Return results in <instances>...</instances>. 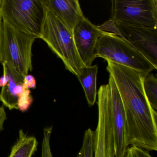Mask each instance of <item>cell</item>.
<instances>
[{
	"label": "cell",
	"instance_id": "cell-1",
	"mask_svg": "<svg viewBox=\"0 0 157 157\" xmlns=\"http://www.w3.org/2000/svg\"><path fill=\"white\" fill-rule=\"evenodd\" d=\"M47 10L42 0H2L0 16L16 30L40 38Z\"/></svg>",
	"mask_w": 157,
	"mask_h": 157
},
{
	"label": "cell",
	"instance_id": "cell-2",
	"mask_svg": "<svg viewBox=\"0 0 157 157\" xmlns=\"http://www.w3.org/2000/svg\"><path fill=\"white\" fill-rule=\"evenodd\" d=\"M40 39L62 60L66 69L76 77L85 67L76 49L73 34L47 10Z\"/></svg>",
	"mask_w": 157,
	"mask_h": 157
},
{
	"label": "cell",
	"instance_id": "cell-3",
	"mask_svg": "<svg viewBox=\"0 0 157 157\" xmlns=\"http://www.w3.org/2000/svg\"><path fill=\"white\" fill-rule=\"evenodd\" d=\"M96 58L101 57L133 69L151 72L157 69L145 57L124 38L114 34L101 32L95 48Z\"/></svg>",
	"mask_w": 157,
	"mask_h": 157
},
{
	"label": "cell",
	"instance_id": "cell-4",
	"mask_svg": "<svg viewBox=\"0 0 157 157\" xmlns=\"http://www.w3.org/2000/svg\"><path fill=\"white\" fill-rule=\"evenodd\" d=\"M35 39L2 20V62L24 77L28 75L33 70L32 48Z\"/></svg>",
	"mask_w": 157,
	"mask_h": 157
},
{
	"label": "cell",
	"instance_id": "cell-5",
	"mask_svg": "<svg viewBox=\"0 0 157 157\" xmlns=\"http://www.w3.org/2000/svg\"><path fill=\"white\" fill-rule=\"evenodd\" d=\"M112 17L115 23L157 29V0H113Z\"/></svg>",
	"mask_w": 157,
	"mask_h": 157
},
{
	"label": "cell",
	"instance_id": "cell-6",
	"mask_svg": "<svg viewBox=\"0 0 157 157\" xmlns=\"http://www.w3.org/2000/svg\"><path fill=\"white\" fill-rule=\"evenodd\" d=\"M98 94V120L94 132V157H115L109 84L101 85Z\"/></svg>",
	"mask_w": 157,
	"mask_h": 157
},
{
	"label": "cell",
	"instance_id": "cell-7",
	"mask_svg": "<svg viewBox=\"0 0 157 157\" xmlns=\"http://www.w3.org/2000/svg\"><path fill=\"white\" fill-rule=\"evenodd\" d=\"M115 24L123 38L157 68V29Z\"/></svg>",
	"mask_w": 157,
	"mask_h": 157
},
{
	"label": "cell",
	"instance_id": "cell-8",
	"mask_svg": "<svg viewBox=\"0 0 157 157\" xmlns=\"http://www.w3.org/2000/svg\"><path fill=\"white\" fill-rule=\"evenodd\" d=\"M101 32L86 17L78 23L73 31L74 44L85 67H90L96 58L95 48Z\"/></svg>",
	"mask_w": 157,
	"mask_h": 157
},
{
	"label": "cell",
	"instance_id": "cell-9",
	"mask_svg": "<svg viewBox=\"0 0 157 157\" xmlns=\"http://www.w3.org/2000/svg\"><path fill=\"white\" fill-rule=\"evenodd\" d=\"M112 124L115 141V157H125L128 148L126 140V120L122 99L115 83L109 75Z\"/></svg>",
	"mask_w": 157,
	"mask_h": 157
},
{
	"label": "cell",
	"instance_id": "cell-10",
	"mask_svg": "<svg viewBox=\"0 0 157 157\" xmlns=\"http://www.w3.org/2000/svg\"><path fill=\"white\" fill-rule=\"evenodd\" d=\"M48 10L73 33L76 25L84 17L78 0H42Z\"/></svg>",
	"mask_w": 157,
	"mask_h": 157
},
{
	"label": "cell",
	"instance_id": "cell-11",
	"mask_svg": "<svg viewBox=\"0 0 157 157\" xmlns=\"http://www.w3.org/2000/svg\"><path fill=\"white\" fill-rule=\"evenodd\" d=\"M2 64L9 77V81L0 92V101L10 110H18V103L21 94L26 89L24 83V77L5 62Z\"/></svg>",
	"mask_w": 157,
	"mask_h": 157
},
{
	"label": "cell",
	"instance_id": "cell-12",
	"mask_svg": "<svg viewBox=\"0 0 157 157\" xmlns=\"http://www.w3.org/2000/svg\"><path fill=\"white\" fill-rule=\"evenodd\" d=\"M97 65L84 67L81 69L77 76L84 90L86 100L89 106H93L96 102L97 96Z\"/></svg>",
	"mask_w": 157,
	"mask_h": 157
},
{
	"label": "cell",
	"instance_id": "cell-13",
	"mask_svg": "<svg viewBox=\"0 0 157 157\" xmlns=\"http://www.w3.org/2000/svg\"><path fill=\"white\" fill-rule=\"evenodd\" d=\"M38 141L35 137L29 136L21 129L8 157H32L36 151Z\"/></svg>",
	"mask_w": 157,
	"mask_h": 157
},
{
	"label": "cell",
	"instance_id": "cell-14",
	"mask_svg": "<svg viewBox=\"0 0 157 157\" xmlns=\"http://www.w3.org/2000/svg\"><path fill=\"white\" fill-rule=\"evenodd\" d=\"M143 88L147 101L151 108L157 112V78L156 75L149 73L144 79Z\"/></svg>",
	"mask_w": 157,
	"mask_h": 157
},
{
	"label": "cell",
	"instance_id": "cell-15",
	"mask_svg": "<svg viewBox=\"0 0 157 157\" xmlns=\"http://www.w3.org/2000/svg\"><path fill=\"white\" fill-rule=\"evenodd\" d=\"M94 132L89 128L85 130L83 142L77 157H94Z\"/></svg>",
	"mask_w": 157,
	"mask_h": 157
},
{
	"label": "cell",
	"instance_id": "cell-16",
	"mask_svg": "<svg viewBox=\"0 0 157 157\" xmlns=\"http://www.w3.org/2000/svg\"><path fill=\"white\" fill-rule=\"evenodd\" d=\"M33 98L29 89H26L22 93L18 101V110L25 112L28 110L33 102Z\"/></svg>",
	"mask_w": 157,
	"mask_h": 157
},
{
	"label": "cell",
	"instance_id": "cell-17",
	"mask_svg": "<svg viewBox=\"0 0 157 157\" xmlns=\"http://www.w3.org/2000/svg\"><path fill=\"white\" fill-rule=\"evenodd\" d=\"M97 28L100 31L114 34L117 35V36H120V37L123 38L121 33L119 32V30L117 29L116 25L115 23L112 19L105 22L102 25H100V26H97Z\"/></svg>",
	"mask_w": 157,
	"mask_h": 157
},
{
	"label": "cell",
	"instance_id": "cell-18",
	"mask_svg": "<svg viewBox=\"0 0 157 157\" xmlns=\"http://www.w3.org/2000/svg\"><path fill=\"white\" fill-rule=\"evenodd\" d=\"M41 157H53L49 140H44L42 141Z\"/></svg>",
	"mask_w": 157,
	"mask_h": 157
},
{
	"label": "cell",
	"instance_id": "cell-19",
	"mask_svg": "<svg viewBox=\"0 0 157 157\" xmlns=\"http://www.w3.org/2000/svg\"><path fill=\"white\" fill-rule=\"evenodd\" d=\"M131 151L132 157H152L148 151L136 147L129 148Z\"/></svg>",
	"mask_w": 157,
	"mask_h": 157
},
{
	"label": "cell",
	"instance_id": "cell-20",
	"mask_svg": "<svg viewBox=\"0 0 157 157\" xmlns=\"http://www.w3.org/2000/svg\"><path fill=\"white\" fill-rule=\"evenodd\" d=\"M24 83L26 88L30 89H36V80L34 77L32 75H26L24 79Z\"/></svg>",
	"mask_w": 157,
	"mask_h": 157
},
{
	"label": "cell",
	"instance_id": "cell-21",
	"mask_svg": "<svg viewBox=\"0 0 157 157\" xmlns=\"http://www.w3.org/2000/svg\"><path fill=\"white\" fill-rule=\"evenodd\" d=\"M7 114L3 106H0V132L4 128V124L7 119Z\"/></svg>",
	"mask_w": 157,
	"mask_h": 157
},
{
	"label": "cell",
	"instance_id": "cell-22",
	"mask_svg": "<svg viewBox=\"0 0 157 157\" xmlns=\"http://www.w3.org/2000/svg\"><path fill=\"white\" fill-rule=\"evenodd\" d=\"M3 62L2 50V19L0 16V63Z\"/></svg>",
	"mask_w": 157,
	"mask_h": 157
},
{
	"label": "cell",
	"instance_id": "cell-23",
	"mask_svg": "<svg viewBox=\"0 0 157 157\" xmlns=\"http://www.w3.org/2000/svg\"><path fill=\"white\" fill-rule=\"evenodd\" d=\"M3 68V74L1 78H0V87H4L8 83L9 81V77H8V74L7 72L4 68Z\"/></svg>",
	"mask_w": 157,
	"mask_h": 157
},
{
	"label": "cell",
	"instance_id": "cell-24",
	"mask_svg": "<svg viewBox=\"0 0 157 157\" xmlns=\"http://www.w3.org/2000/svg\"><path fill=\"white\" fill-rule=\"evenodd\" d=\"M125 157H132L131 151H130V149H129V148L128 149L127 151L126 152Z\"/></svg>",
	"mask_w": 157,
	"mask_h": 157
},
{
	"label": "cell",
	"instance_id": "cell-25",
	"mask_svg": "<svg viewBox=\"0 0 157 157\" xmlns=\"http://www.w3.org/2000/svg\"><path fill=\"white\" fill-rule=\"evenodd\" d=\"M2 0H0V7H1V4Z\"/></svg>",
	"mask_w": 157,
	"mask_h": 157
}]
</instances>
